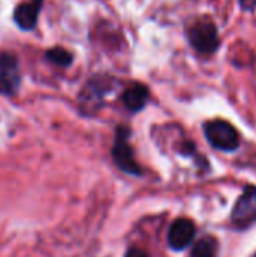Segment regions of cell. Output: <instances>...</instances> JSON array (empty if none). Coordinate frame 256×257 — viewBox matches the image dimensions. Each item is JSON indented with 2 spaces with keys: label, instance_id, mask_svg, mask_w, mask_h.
Masks as SVG:
<instances>
[{
  "label": "cell",
  "instance_id": "11",
  "mask_svg": "<svg viewBox=\"0 0 256 257\" xmlns=\"http://www.w3.org/2000/svg\"><path fill=\"white\" fill-rule=\"evenodd\" d=\"M125 257H149L143 250H140V248H130L128 251H127V254Z\"/></svg>",
  "mask_w": 256,
  "mask_h": 257
},
{
  "label": "cell",
  "instance_id": "6",
  "mask_svg": "<svg viewBox=\"0 0 256 257\" xmlns=\"http://www.w3.org/2000/svg\"><path fill=\"white\" fill-rule=\"evenodd\" d=\"M196 227L195 224L187 218H178L174 221V224L169 229L167 242L174 250H183L189 247L195 238Z\"/></svg>",
  "mask_w": 256,
  "mask_h": 257
},
{
  "label": "cell",
  "instance_id": "7",
  "mask_svg": "<svg viewBox=\"0 0 256 257\" xmlns=\"http://www.w3.org/2000/svg\"><path fill=\"white\" fill-rule=\"evenodd\" d=\"M41 6H42V0H27L26 3L18 5L14 11V20L17 26L23 30L35 29Z\"/></svg>",
  "mask_w": 256,
  "mask_h": 257
},
{
  "label": "cell",
  "instance_id": "9",
  "mask_svg": "<svg viewBox=\"0 0 256 257\" xmlns=\"http://www.w3.org/2000/svg\"><path fill=\"white\" fill-rule=\"evenodd\" d=\"M219 242L213 236L201 238L192 250V257H217Z\"/></svg>",
  "mask_w": 256,
  "mask_h": 257
},
{
  "label": "cell",
  "instance_id": "1",
  "mask_svg": "<svg viewBox=\"0 0 256 257\" xmlns=\"http://www.w3.org/2000/svg\"><path fill=\"white\" fill-rule=\"evenodd\" d=\"M187 36L192 47L199 53L211 54L219 48V33L214 23L210 18L196 20L190 26Z\"/></svg>",
  "mask_w": 256,
  "mask_h": 257
},
{
  "label": "cell",
  "instance_id": "3",
  "mask_svg": "<svg viewBox=\"0 0 256 257\" xmlns=\"http://www.w3.org/2000/svg\"><path fill=\"white\" fill-rule=\"evenodd\" d=\"M128 137H130L128 128H125V126L118 128L116 140H115V146H113V158H115V163L118 164V167L121 170H124L125 173L140 175V167L137 166V163L134 160L133 149L128 143Z\"/></svg>",
  "mask_w": 256,
  "mask_h": 257
},
{
  "label": "cell",
  "instance_id": "5",
  "mask_svg": "<svg viewBox=\"0 0 256 257\" xmlns=\"http://www.w3.org/2000/svg\"><path fill=\"white\" fill-rule=\"evenodd\" d=\"M256 221V187H247L237 200L232 211V223L237 227H247Z\"/></svg>",
  "mask_w": 256,
  "mask_h": 257
},
{
  "label": "cell",
  "instance_id": "4",
  "mask_svg": "<svg viewBox=\"0 0 256 257\" xmlns=\"http://www.w3.org/2000/svg\"><path fill=\"white\" fill-rule=\"evenodd\" d=\"M21 83L18 60L12 53H0V93L14 95Z\"/></svg>",
  "mask_w": 256,
  "mask_h": 257
},
{
  "label": "cell",
  "instance_id": "8",
  "mask_svg": "<svg viewBox=\"0 0 256 257\" xmlns=\"http://www.w3.org/2000/svg\"><path fill=\"white\" fill-rule=\"evenodd\" d=\"M122 101L128 110L139 111L145 107L148 101V89L143 84H133L124 92Z\"/></svg>",
  "mask_w": 256,
  "mask_h": 257
},
{
  "label": "cell",
  "instance_id": "12",
  "mask_svg": "<svg viewBox=\"0 0 256 257\" xmlns=\"http://www.w3.org/2000/svg\"><path fill=\"white\" fill-rule=\"evenodd\" d=\"M240 3H241V8L247 12L253 11L256 8V0H240Z\"/></svg>",
  "mask_w": 256,
  "mask_h": 257
},
{
  "label": "cell",
  "instance_id": "10",
  "mask_svg": "<svg viewBox=\"0 0 256 257\" xmlns=\"http://www.w3.org/2000/svg\"><path fill=\"white\" fill-rule=\"evenodd\" d=\"M45 56H47V59H48L51 63L59 65V66H68V65H71V62H72L71 53H68V51L63 50V48H59V47L48 50Z\"/></svg>",
  "mask_w": 256,
  "mask_h": 257
},
{
  "label": "cell",
  "instance_id": "2",
  "mask_svg": "<svg viewBox=\"0 0 256 257\" xmlns=\"http://www.w3.org/2000/svg\"><path fill=\"white\" fill-rule=\"evenodd\" d=\"M207 140L220 151H235L240 146V136L237 130L226 120H210L204 126Z\"/></svg>",
  "mask_w": 256,
  "mask_h": 257
}]
</instances>
